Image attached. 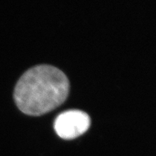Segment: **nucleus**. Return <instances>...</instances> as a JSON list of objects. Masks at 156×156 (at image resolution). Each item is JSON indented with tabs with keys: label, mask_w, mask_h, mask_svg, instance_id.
Segmentation results:
<instances>
[{
	"label": "nucleus",
	"mask_w": 156,
	"mask_h": 156,
	"mask_svg": "<svg viewBox=\"0 0 156 156\" xmlns=\"http://www.w3.org/2000/svg\"><path fill=\"white\" fill-rule=\"evenodd\" d=\"M90 125V119L86 113L70 110L62 113L54 122V129L61 138L75 139L85 133Z\"/></svg>",
	"instance_id": "f03ea898"
},
{
	"label": "nucleus",
	"mask_w": 156,
	"mask_h": 156,
	"mask_svg": "<svg viewBox=\"0 0 156 156\" xmlns=\"http://www.w3.org/2000/svg\"><path fill=\"white\" fill-rule=\"evenodd\" d=\"M69 90V80L63 72L50 65H39L20 77L15 86L14 98L24 114L40 116L64 103Z\"/></svg>",
	"instance_id": "f257e3e1"
}]
</instances>
